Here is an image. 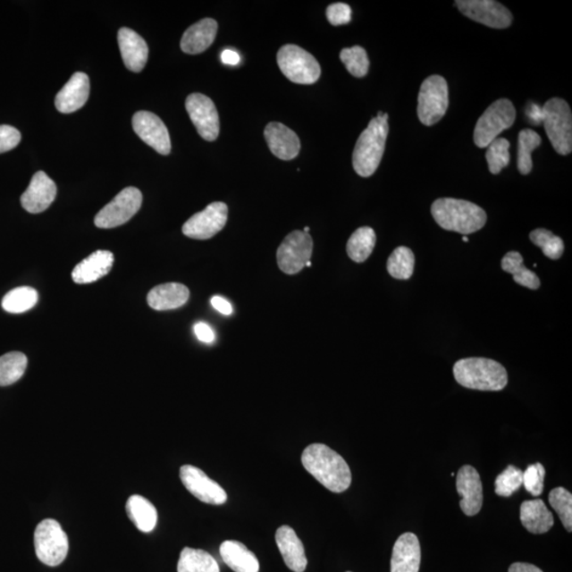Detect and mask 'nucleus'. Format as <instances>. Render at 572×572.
I'll use <instances>...</instances> for the list:
<instances>
[{
  "instance_id": "e433bc0d",
  "label": "nucleus",
  "mask_w": 572,
  "mask_h": 572,
  "mask_svg": "<svg viewBox=\"0 0 572 572\" xmlns=\"http://www.w3.org/2000/svg\"><path fill=\"white\" fill-rule=\"evenodd\" d=\"M531 242L543 250V254L549 259L559 260L563 256L565 245L563 240L554 236L547 229L539 228L530 233Z\"/></svg>"
},
{
  "instance_id": "7c9ffc66",
  "label": "nucleus",
  "mask_w": 572,
  "mask_h": 572,
  "mask_svg": "<svg viewBox=\"0 0 572 572\" xmlns=\"http://www.w3.org/2000/svg\"><path fill=\"white\" fill-rule=\"evenodd\" d=\"M501 268L503 271L513 274L514 282L525 288L537 290L541 282L536 273L524 266V257L518 251H510L502 257Z\"/></svg>"
},
{
  "instance_id": "f704fd0d",
  "label": "nucleus",
  "mask_w": 572,
  "mask_h": 572,
  "mask_svg": "<svg viewBox=\"0 0 572 572\" xmlns=\"http://www.w3.org/2000/svg\"><path fill=\"white\" fill-rule=\"evenodd\" d=\"M415 255L406 246L394 249L387 261V271L394 279L408 280L415 271Z\"/></svg>"
},
{
  "instance_id": "f3484780",
  "label": "nucleus",
  "mask_w": 572,
  "mask_h": 572,
  "mask_svg": "<svg viewBox=\"0 0 572 572\" xmlns=\"http://www.w3.org/2000/svg\"><path fill=\"white\" fill-rule=\"evenodd\" d=\"M456 486L461 496L460 507L467 517H474L482 510L484 489L482 478L476 468L463 466L457 474Z\"/></svg>"
},
{
  "instance_id": "1a4fd4ad",
  "label": "nucleus",
  "mask_w": 572,
  "mask_h": 572,
  "mask_svg": "<svg viewBox=\"0 0 572 572\" xmlns=\"http://www.w3.org/2000/svg\"><path fill=\"white\" fill-rule=\"evenodd\" d=\"M449 86L442 76H431L422 83L417 98V116L422 124L432 127L444 117L449 107Z\"/></svg>"
},
{
  "instance_id": "9d476101",
  "label": "nucleus",
  "mask_w": 572,
  "mask_h": 572,
  "mask_svg": "<svg viewBox=\"0 0 572 572\" xmlns=\"http://www.w3.org/2000/svg\"><path fill=\"white\" fill-rule=\"evenodd\" d=\"M141 205L142 193L139 189L125 188L96 215L95 225L105 229L122 226L139 213Z\"/></svg>"
},
{
  "instance_id": "72a5a7b5",
  "label": "nucleus",
  "mask_w": 572,
  "mask_h": 572,
  "mask_svg": "<svg viewBox=\"0 0 572 572\" xmlns=\"http://www.w3.org/2000/svg\"><path fill=\"white\" fill-rule=\"evenodd\" d=\"M28 359L24 353L9 352L0 358V386L14 384L21 379L27 369Z\"/></svg>"
},
{
  "instance_id": "a211bd4d",
  "label": "nucleus",
  "mask_w": 572,
  "mask_h": 572,
  "mask_svg": "<svg viewBox=\"0 0 572 572\" xmlns=\"http://www.w3.org/2000/svg\"><path fill=\"white\" fill-rule=\"evenodd\" d=\"M56 197L55 182L43 171L37 172L30 185L21 198L22 207L30 214H41L47 210Z\"/></svg>"
},
{
  "instance_id": "412c9836",
  "label": "nucleus",
  "mask_w": 572,
  "mask_h": 572,
  "mask_svg": "<svg viewBox=\"0 0 572 572\" xmlns=\"http://www.w3.org/2000/svg\"><path fill=\"white\" fill-rule=\"evenodd\" d=\"M265 140L274 156L282 160H291L300 152V140L295 131L284 124L271 122L265 130Z\"/></svg>"
},
{
  "instance_id": "bb28decb",
  "label": "nucleus",
  "mask_w": 572,
  "mask_h": 572,
  "mask_svg": "<svg viewBox=\"0 0 572 572\" xmlns=\"http://www.w3.org/2000/svg\"><path fill=\"white\" fill-rule=\"evenodd\" d=\"M220 554L234 572H259L260 564L256 554L242 543L225 541L220 547Z\"/></svg>"
},
{
  "instance_id": "6ab92c4d",
  "label": "nucleus",
  "mask_w": 572,
  "mask_h": 572,
  "mask_svg": "<svg viewBox=\"0 0 572 572\" xmlns=\"http://www.w3.org/2000/svg\"><path fill=\"white\" fill-rule=\"evenodd\" d=\"M421 546L419 539L411 532L400 535L394 543L391 557V572H419Z\"/></svg>"
},
{
  "instance_id": "aec40b11",
  "label": "nucleus",
  "mask_w": 572,
  "mask_h": 572,
  "mask_svg": "<svg viewBox=\"0 0 572 572\" xmlns=\"http://www.w3.org/2000/svg\"><path fill=\"white\" fill-rule=\"evenodd\" d=\"M90 91L89 78L84 72H76L55 97L57 111L63 114L77 112L88 102Z\"/></svg>"
},
{
  "instance_id": "c9c22d12",
  "label": "nucleus",
  "mask_w": 572,
  "mask_h": 572,
  "mask_svg": "<svg viewBox=\"0 0 572 572\" xmlns=\"http://www.w3.org/2000/svg\"><path fill=\"white\" fill-rule=\"evenodd\" d=\"M542 139L536 131L532 130H523L518 135V156L517 167L520 174L528 175L534 167L532 164L531 153L539 147Z\"/></svg>"
},
{
  "instance_id": "37998d69",
  "label": "nucleus",
  "mask_w": 572,
  "mask_h": 572,
  "mask_svg": "<svg viewBox=\"0 0 572 572\" xmlns=\"http://www.w3.org/2000/svg\"><path fill=\"white\" fill-rule=\"evenodd\" d=\"M327 17L331 25L341 26L349 24L352 19V10L350 5L342 3H336L329 5Z\"/></svg>"
},
{
  "instance_id": "de8ad7c7",
  "label": "nucleus",
  "mask_w": 572,
  "mask_h": 572,
  "mask_svg": "<svg viewBox=\"0 0 572 572\" xmlns=\"http://www.w3.org/2000/svg\"><path fill=\"white\" fill-rule=\"evenodd\" d=\"M221 60L226 65L236 66L241 61V56L232 49L223 50Z\"/></svg>"
},
{
  "instance_id": "f03ea898",
  "label": "nucleus",
  "mask_w": 572,
  "mask_h": 572,
  "mask_svg": "<svg viewBox=\"0 0 572 572\" xmlns=\"http://www.w3.org/2000/svg\"><path fill=\"white\" fill-rule=\"evenodd\" d=\"M432 214L445 231L470 234L485 225V211L476 204L456 198H439L432 205Z\"/></svg>"
},
{
  "instance_id": "2eb2a0df",
  "label": "nucleus",
  "mask_w": 572,
  "mask_h": 572,
  "mask_svg": "<svg viewBox=\"0 0 572 572\" xmlns=\"http://www.w3.org/2000/svg\"><path fill=\"white\" fill-rule=\"evenodd\" d=\"M180 476L182 484L193 496L209 505H223L227 501V493L222 486L210 479L200 468L182 466Z\"/></svg>"
},
{
  "instance_id": "09e8293b",
  "label": "nucleus",
  "mask_w": 572,
  "mask_h": 572,
  "mask_svg": "<svg viewBox=\"0 0 572 572\" xmlns=\"http://www.w3.org/2000/svg\"><path fill=\"white\" fill-rule=\"evenodd\" d=\"M509 572H543V570L532 564L514 563L509 568Z\"/></svg>"
},
{
  "instance_id": "ddd939ff",
  "label": "nucleus",
  "mask_w": 572,
  "mask_h": 572,
  "mask_svg": "<svg viewBox=\"0 0 572 572\" xmlns=\"http://www.w3.org/2000/svg\"><path fill=\"white\" fill-rule=\"evenodd\" d=\"M460 13L475 21L494 29L510 27L513 16L506 7L494 0H458Z\"/></svg>"
},
{
  "instance_id": "9b49d317",
  "label": "nucleus",
  "mask_w": 572,
  "mask_h": 572,
  "mask_svg": "<svg viewBox=\"0 0 572 572\" xmlns=\"http://www.w3.org/2000/svg\"><path fill=\"white\" fill-rule=\"evenodd\" d=\"M313 240L310 233L296 231L283 240L277 250L280 270L286 274L299 273L311 261Z\"/></svg>"
},
{
  "instance_id": "c756f323",
  "label": "nucleus",
  "mask_w": 572,
  "mask_h": 572,
  "mask_svg": "<svg viewBox=\"0 0 572 572\" xmlns=\"http://www.w3.org/2000/svg\"><path fill=\"white\" fill-rule=\"evenodd\" d=\"M177 572H220L216 559L202 549H182Z\"/></svg>"
},
{
  "instance_id": "4468645a",
  "label": "nucleus",
  "mask_w": 572,
  "mask_h": 572,
  "mask_svg": "<svg viewBox=\"0 0 572 572\" xmlns=\"http://www.w3.org/2000/svg\"><path fill=\"white\" fill-rule=\"evenodd\" d=\"M186 108L199 136L214 141L220 134V118L214 101L207 96L192 94L186 100Z\"/></svg>"
},
{
  "instance_id": "b1692460",
  "label": "nucleus",
  "mask_w": 572,
  "mask_h": 572,
  "mask_svg": "<svg viewBox=\"0 0 572 572\" xmlns=\"http://www.w3.org/2000/svg\"><path fill=\"white\" fill-rule=\"evenodd\" d=\"M276 543L284 563L294 572H303L307 568V559L305 547L290 526H282L276 532Z\"/></svg>"
},
{
  "instance_id": "a19ab883",
  "label": "nucleus",
  "mask_w": 572,
  "mask_h": 572,
  "mask_svg": "<svg viewBox=\"0 0 572 572\" xmlns=\"http://www.w3.org/2000/svg\"><path fill=\"white\" fill-rule=\"evenodd\" d=\"M523 474L520 468L509 466L495 480V493L501 497H510L523 485Z\"/></svg>"
},
{
  "instance_id": "5701e85b",
  "label": "nucleus",
  "mask_w": 572,
  "mask_h": 572,
  "mask_svg": "<svg viewBox=\"0 0 572 572\" xmlns=\"http://www.w3.org/2000/svg\"><path fill=\"white\" fill-rule=\"evenodd\" d=\"M114 257L108 250H97L73 268L72 277L78 284L98 282L111 272Z\"/></svg>"
},
{
  "instance_id": "8fccbe9b",
  "label": "nucleus",
  "mask_w": 572,
  "mask_h": 572,
  "mask_svg": "<svg viewBox=\"0 0 572 572\" xmlns=\"http://www.w3.org/2000/svg\"><path fill=\"white\" fill-rule=\"evenodd\" d=\"M528 116L534 124H540L543 122V107L537 105H531Z\"/></svg>"
},
{
  "instance_id": "423d86ee",
  "label": "nucleus",
  "mask_w": 572,
  "mask_h": 572,
  "mask_svg": "<svg viewBox=\"0 0 572 572\" xmlns=\"http://www.w3.org/2000/svg\"><path fill=\"white\" fill-rule=\"evenodd\" d=\"M37 557L45 565L55 568L64 562L70 543L65 531L55 519H44L34 532Z\"/></svg>"
},
{
  "instance_id": "39448f33",
  "label": "nucleus",
  "mask_w": 572,
  "mask_h": 572,
  "mask_svg": "<svg viewBox=\"0 0 572 572\" xmlns=\"http://www.w3.org/2000/svg\"><path fill=\"white\" fill-rule=\"evenodd\" d=\"M543 123L554 150L560 156L572 152V114L568 103L553 98L543 106Z\"/></svg>"
},
{
  "instance_id": "49530a36",
  "label": "nucleus",
  "mask_w": 572,
  "mask_h": 572,
  "mask_svg": "<svg viewBox=\"0 0 572 572\" xmlns=\"http://www.w3.org/2000/svg\"><path fill=\"white\" fill-rule=\"evenodd\" d=\"M211 305L223 315H231L232 313V307L226 299L221 296H214L211 299Z\"/></svg>"
},
{
  "instance_id": "cd10ccee",
  "label": "nucleus",
  "mask_w": 572,
  "mask_h": 572,
  "mask_svg": "<svg viewBox=\"0 0 572 572\" xmlns=\"http://www.w3.org/2000/svg\"><path fill=\"white\" fill-rule=\"evenodd\" d=\"M520 522L530 534H543L553 527V515L542 500H527L520 506Z\"/></svg>"
},
{
  "instance_id": "473e14b6",
  "label": "nucleus",
  "mask_w": 572,
  "mask_h": 572,
  "mask_svg": "<svg viewBox=\"0 0 572 572\" xmlns=\"http://www.w3.org/2000/svg\"><path fill=\"white\" fill-rule=\"evenodd\" d=\"M38 301V293L37 290L29 288V286H21L10 290L4 297L2 307L5 312L13 314L25 313L31 310L37 306Z\"/></svg>"
},
{
  "instance_id": "58836bf2",
  "label": "nucleus",
  "mask_w": 572,
  "mask_h": 572,
  "mask_svg": "<svg viewBox=\"0 0 572 572\" xmlns=\"http://www.w3.org/2000/svg\"><path fill=\"white\" fill-rule=\"evenodd\" d=\"M341 60L349 72L357 78H363L368 73L370 62L367 53L363 47L354 46L352 48L341 50Z\"/></svg>"
},
{
  "instance_id": "c85d7f7f",
  "label": "nucleus",
  "mask_w": 572,
  "mask_h": 572,
  "mask_svg": "<svg viewBox=\"0 0 572 572\" xmlns=\"http://www.w3.org/2000/svg\"><path fill=\"white\" fill-rule=\"evenodd\" d=\"M129 518L137 529L148 534L156 527L158 514L150 500L140 495L130 496L127 502Z\"/></svg>"
},
{
  "instance_id": "6e6552de",
  "label": "nucleus",
  "mask_w": 572,
  "mask_h": 572,
  "mask_svg": "<svg viewBox=\"0 0 572 572\" xmlns=\"http://www.w3.org/2000/svg\"><path fill=\"white\" fill-rule=\"evenodd\" d=\"M277 62L284 76L297 84L316 83L322 74L317 60L299 46H283L278 51Z\"/></svg>"
},
{
  "instance_id": "5fc2aeb1",
  "label": "nucleus",
  "mask_w": 572,
  "mask_h": 572,
  "mask_svg": "<svg viewBox=\"0 0 572 572\" xmlns=\"http://www.w3.org/2000/svg\"><path fill=\"white\" fill-rule=\"evenodd\" d=\"M348 572H350V571H348Z\"/></svg>"
},
{
  "instance_id": "c03bdc74",
  "label": "nucleus",
  "mask_w": 572,
  "mask_h": 572,
  "mask_svg": "<svg viewBox=\"0 0 572 572\" xmlns=\"http://www.w3.org/2000/svg\"><path fill=\"white\" fill-rule=\"evenodd\" d=\"M20 130L11 125H0V154L13 150L20 145Z\"/></svg>"
},
{
  "instance_id": "2f4dec72",
  "label": "nucleus",
  "mask_w": 572,
  "mask_h": 572,
  "mask_svg": "<svg viewBox=\"0 0 572 572\" xmlns=\"http://www.w3.org/2000/svg\"><path fill=\"white\" fill-rule=\"evenodd\" d=\"M376 236L371 227H360L354 231L347 243V253L350 259L363 263L368 259L374 249Z\"/></svg>"
},
{
  "instance_id": "dca6fc26",
  "label": "nucleus",
  "mask_w": 572,
  "mask_h": 572,
  "mask_svg": "<svg viewBox=\"0 0 572 572\" xmlns=\"http://www.w3.org/2000/svg\"><path fill=\"white\" fill-rule=\"evenodd\" d=\"M135 133L162 156H169L171 139L163 120L150 112H137L133 117Z\"/></svg>"
},
{
  "instance_id": "f257e3e1",
  "label": "nucleus",
  "mask_w": 572,
  "mask_h": 572,
  "mask_svg": "<svg viewBox=\"0 0 572 572\" xmlns=\"http://www.w3.org/2000/svg\"><path fill=\"white\" fill-rule=\"evenodd\" d=\"M301 461L306 470L333 493H342L350 488V467L346 460L329 446L322 443L308 445L303 450Z\"/></svg>"
},
{
  "instance_id": "864d4df0",
  "label": "nucleus",
  "mask_w": 572,
  "mask_h": 572,
  "mask_svg": "<svg viewBox=\"0 0 572 572\" xmlns=\"http://www.w3.org/2000/svg\"><path fill=\"white\" fill-rule=\"evenodd\" d=\"M305 231V232L308 233V231H310V228L306 227V228H305V231Z\"/></svg>"
},
{
  "instance_id": "4be33fe9",
  "label": "nucleus",
  "mask_w": 572,
  "mask_h": 572,
  "mask_svg": "<svg viewBox=\"0 0 572 572\" xmlns=\"http://www.w3.org/2000/svg\"><path fill=\"white\" fill-rule=\"evenodd\" d=\"M118 43L128 70L140 72L145 68L148 57V47L145 39L131 29L122 28L118 32Z\"/></svg>"
},
{
  "instance_id": "20e7f679",
  "label": "nucleus",
  "mask_w": 572,
  "mask_h": 572,
  "mask_svg": "<svg viewBox=\"0 0 572 572\" xmlns=\"http://www.w3.org/2000/svg\"><path fill=\"white\" fill-rule=\"evenodd\" d=\"M458 384L482 391H500L508 384L507 370L493 359L471 358L458 360L454 366Z\"/></svg>"
},
{
  "instance_id": "7ed1b4c3",
  "label": "nucleus",
  "mask_w": 572,
  "mask_h": 572,
  "mask_svg": "<svg viewBox=\"0 0 572 572\" xmlns=\"http://www.w3.org/2000/svg\"><path fill=\"white\" fill-rule=\"evenodd\" d=\"M388 131V114L379 112L360 134L353 152V168L359 176L374 175L379 168L385 152Z\"/></svg>"
},
{
  "instance_id": "603ef678",
  "label": "nucleus",
  "mask_w": 572,
  "mask_h": 572,
  "mask_svg": "<svg viewBox=\"0 0 572 572\" xmlns=\"http://www.w3.org/2000/svg\"><path fill=\"white\" fill-rule=\"evenodd\" d=\"M310 266H312V263L311 261H308L306 265V267H310Z\"/></svg>"
},
{
  "instance_id": "a18cd8bd",
  "label": "nucleus",
  "mask_w": 572,
  "mask_h": 572,
  "mask_svg": "<svg viewBox=\"0 0 572 572\" xmlns=\"http://www.w3.org/2000/svg\"><path fill=\"white\" fill-rule=\"evenodd\" d=\"M194 333H196L198 339L200 341H203L205 343H211L215 340L214 330L205 323H198L196 325H194Z\"/></svg>"
},
{
  "instance_id": "3c124183",
  "label": "nucleus",
  "mask_w": 572,
  "mask_h": 572,
  "mask_svg": "<svg viewBox=\"0 0 572 572\" xmlns=\"http://www.w3.org/2000/svg\"><path fill=\"white\" fill-rule=\"evenodd\" d=\"M462 241L463 242H468V238L467 237H463L462 238Z\"/></svg>"
},
{
  "instance_id": "f8f14e48",
  "label": "nucleus",
  "mask_w": 572,
  "mask_h": 572,
  "mask_svg": "<svg viewBox=\"0 0 572 572\" xmlns=\"http://www.w3.org/2000/svg\"><path fill=\"white\" fill-rule=\"evenodd\" d=\"M227 220V205L214 202L207 206L205 210L192 215L182 226V232L188 238L194 240H208L225 227Z\"/></svg>"
},
{
  "instance_id": "79ce46f5",
  "label": "nucleus",
  "mask_w": 572,
  "mask_h": 572,
  "mask_svg": "<svg viewBox=\"0 0 572 572\" xmlns=\"http://www.w3.org/2000/svg\"><path fill=\"white\" fill-rule=\"evenodd\" d=\"M545 467L541 463L531 465L523 474V484L531 495L540 496L543 492V479H545Z\"/></svg>"
},
{
  "instance_id": "ea45409f",
  "label": "nucleus",
  "mask_w": 572,
  "mask_h": 572,
  "mask_svg": "<svg viewBox=\"0 0 572 572\" xmlns=\"http://www.w3.org/2000/svg\"><path fill=\"white\" fill-rule=\"evenodd\" d=\"M549 503L559 514L564 527L568 532L572 531V495L570 492L559 486L549 493Z\"/></svg>"
},
{
  "instance_id": "393cba45",
  "label": "nucleus",
  "mask_w": 572,
  "mask_h": 572,
  "mask_svg": "<svg viewBox=\"0 0 572 572\" xmlns=\"http://www.w3.org/2000/svg\"><path fill=\"white\" fill-rule=\"evenodd\" d=\"M217 33V22L213 19H205L187 29L182 36L181 48L188 55H198L207 50L214 42Z\"/></svg>"
},
{
  "instance_id": "4c0bfd02",
  "label": "nucleus",
  "mask_w": 572,
  "mask_h": 572,
  "mask_svg": "<svg viewBox=\"0 0 572 572\" xmlns=\"http://www.w3.org/2000/svg\"><path fill=\"white\" fill-rule=\"evenodd\" d=\"M486 150L485 157L492 174H500L502 169L508 167L510 163V142L506 139H496L492 141Z\"/></svg>"
},
{
  "instance_id": "0eeeda50",
  "label": "nucleus",
  "mask_w": 572,
  "mask_h": 572,
  "mask_svg": "<svg viewBox=\"0 0 572 572\" xmlns=\"http://www.w3.org/2000/svg\"><path fill=\"white\" fill-rule=\"evenodd\" d=\"M517 111L513 103L500 99L491 105L479 118L474 130V142L480 148H486L492 141L499 139L503 130L511 128Z\"/></svg>"
},
{
  "instance_id": "a878e982",
  "label": "nucleus",
  "mask_w": 572,
  "mask_h": 572,
  "mask_svg": "<svg viewBox=\"0 0 572 572\" xmlns=\"http://www.w3.org/2000/svg\"><path fill=\"white\" fill-rule=\"evenodd\" d=\"M190 297L187 286L181 283H165L156 286L147 294V303L153 310L169 311L185 306Z\"/></svg>"
}]
</instances>
